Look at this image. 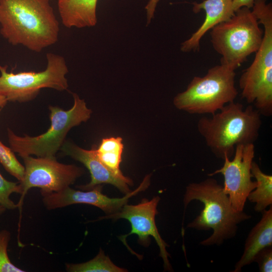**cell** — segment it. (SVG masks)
Returning <instances> with one entry per match:
<instances>
[{"label":"cell","instance_id":"obj_12","mask_svg":"<svg viewBox=\"0 0 272 272\" xmlns=\"http://www.w3.org/2000/svg\"><path fill=\"white\" fill-rule=\"evenodd\" d=\"M150 175L146 176L136 189L125 194L121 198H110L103 194L101 185L86 191L76 190L69 186L58 192L42 194L43 202L49 210L73 204H88L97 207L106 214L110 215L118 212L132 196L146 189L150 184Z\"/></svg>","mask_w":272,"mask_h":272},{"label":"cell","instance_id":"obj_27","mask_svg":"<svg viewBox=\"0 0 272 272\" xmlns=\"http://www.w3.org/2000/svg\"><path fill=\"white\" fill-rule=\"evenodd\" d=\"M6 210V209L5 208L0 206V215L4 213Z\"/></svg>","mask_w":272,"mask_h":272},{"label":"cell","instance_id":"obj_10","mask_svg":"<svg viewBox=\"0 0 272 272\" xmlns=\"http://www.w3.org/2000/svg\"><path fill=\"white\" fill-rule=\"evenodd\" d=\"M254 155V144L237 145L233 159L231 160L225 157L223 166L209 174L210 176L219 173L223 175L224 191L237 212L243 211L248 195L257 185L256 181L251 179V168Z\"/></svg>","mask_w":272,"mask_h":272},{"label":"cell","instance_id":"obj_24","mask_svg":"<svg viewBox=\"0 0 272 272\" xmlns=\"http://www.w3.org/2000/svg\"><path fill=\"white\" fill-rule=\"evenodd\" d=\"M159 0H149L145 7L147 12V25L149 24L154 18V13Z\"/></svg>","mask_w":272,"mask_h":272},{"label":"cell","instance_id":"obj_2","mask_svg":"<svg viewBox=\"0 0 272 272\" xmlns=\"http://www.w3.org/2000/svg\"><path fill=\"white\" fill-rule=\"evenodd\" d=\"M261 124V114L252 105L244 108L233 101L211 117L200 118L197 128L212 152L224 160L233 156L236 145L254 144Z\"/></svg>","mask_w":272,"mask_h":272},{"label":"cell","instance_id":"obj_8","mask_svg":"<svg viewBox=\"0 0 272 272\" xmlns=\"http://www.w3.org/2000/svg\"><path fill=\"white\" fill-rule=\"evenodd\" d=\"M46 58V68L39 72L8 73L7 65H0V94L8 101L25 102L34 99L43 88L67 90L69 71L64 58L51 52Z\"/></svg>","mask_w":272,"mask_h":272},{"label":"cell","instance_id":"obj_25","mask_svg":"<svg viewBox=\"0 0 272 272\" xmlns=\"http://www.w3.org/2000/svg\"><path fill=\"white\" fill-rule=\"evenodd\" d=\"M255 0H232L233 9L235 12L238 9L246 7L252 8Z\"/></svg>","mask_w":272,"mask_h":272},{"label":"cell","instance_id":"obj_13","mask_svg":"<svg viewBox=\"0 0 272 272\" xmlns=\"http://www.w3.org/2000/svg\"><path fill=\"white\" fill-rule=\"evenodd\" d=\"M60 150L65 155L82 163L89 171L90 182L86 185L79 186L78 188L89 190L104 183L111 184L125 194L130 192L131 180L126 176L119 177L114 175L99 160L94 148L90 150L84 149L65 141Z\"/></svg>","mask_w":272,"mask_h":272},{"label":"cell","instance_id":"obj_26","mask_svg":"<svg viewBox=\"0 0 272 272\" xmlns=\"http://www.w3.org/2000/svg\"><path fill=\"white\" fill-rule=\"evenodd\" d=\"M8 101L7 98L0 94V111L5 106Z\"/></svg>","mask_w":272,"mask_h":272},{"label":"cell","instance_id":"obj_7","mask_svg":"<svg viewBox=\"0 0 272 272\" xmlns=\"http://www.w3.org/2000/svg\"><path fill=\"white\" fill-rule=\"evenodd\" d=\"M235 76V70L224 65L212 67L203 77H194L186 89L174 97L173 104L190 114L212 115L234 101L238 94Z\"/></svg>","mask_w":272,"mask_h":272},{"label":"cell","instance_id":"obj_3","mask_svg":"<svg viewBox=\"0 0 272 272\" xmlns=\"http://www.w3.org/2000/svg\"><path fill=\"white\" fill-rule=\"evenodd\" d=\"M193 200L202 202L204 208L187 227L213 230L209 238L200 242L203 246L220 245L225 240L233 238L238 225L251 218V216L243 211L237 212L233 209L223 186L213 178L187 186L183 198L185 209Z\"/></svg>","mask_w":272,"mask_h":272},{"label":"cell","instance_id":"obj_19","mask_svg":"<svg viewBox=\"0 0 272 272\" xmlns=\"http://www.w3.org/2000/svg\"><path fill=\"white\" fill-rule=\"evenodd\" d=\"M66 270L70 272H124L126 269L115 265L100 249L91 260L81 263H66Z\"/></svg>","mask_w":272,"mask_h":272},{"label":"cell","instance_id":"obj_21","mask_svg":"<svg viewBox=\"0 0 272 272\" xmlns=\"http://www.w3.org/2000/svg\"><path fill=\"white\" fill-rule=\"evenodd\" d=\"M13 193L21 194L22 188L19 182H14L6 180L0 173V206L6 210H14L18 207L10 198Z\"/></svg>","mask_w":272,"mask_h":272},{"label":"cell","instance_id":"obj_17","mask_svg":"<svg viewBox=\"0 0 272 272\" xmlns=\"http://www.w3.org/2000/svg\"><path fill=\"white\" fill-rule=\"evenodd\" d=\"M251 172L257 182L256 188L248 195L247 198L255 203L254 210L262 213L272 204V176L263 173L258 164L253 161Z\"/></svg>","mask_w":272,"mask_h":272},{"label":"cell","instance_id":"obj_4","mask_svg":"<svg viewBox=\"0 0 272 272\" xmlns=\"http://www.w3.org/2000/svg\"><path fill=\"white\" fill-rule=\"evenodd\" d=\"M252 12L264 27L263 38L252 63L239 79L242 98L254 103L261 115H272V5L255 0Z\"/></svg>","mask_w":272,"mask_h":272},{"label":"cell","instance_id":"obj_1","mask_svg":"<svg viewBox=\"0 0 272 272\" xmlns=\"http://www.w3.org/2000/svg\"><path fill=\"white\" fill-rule=\"evenodd\" d=\"M0 25L10 44L34 52L58 40L59 23L49 0H0Z\"/></svg>","mask_w":272,"mask_h":272},{"label":"cell","instance_id":"obj_15","mask_svg":"<svg viewBox=\"0 0 272 272\" xmlns=\"http://www.w3.org/2000/svg\"><path fill=\"white\" fill-rule=\"evenodd\" d=\"M260 220L251 230L245 241L244 251L233 272H240L253 262L256 254L263 248L272 246V206L264 210Z\"/></svg>","mask_w":272,"mask_h":272},{"label":"cell","instance_id":"obj_6","mask_svg":"<svg viewBox=\"0 0 272 272\" xmlns=\"http://www.w3.org/2000/svg\"><path fill=\"white\" fill-rule=\"evenodd\" d=\"M73 96L74 103L68 110L49 106L51 125L44 133L35 137H20L8 128L9 143L12 151L22 158L32 155L37 157H55L69 130L91 117L92 111L87 107L84 100L76 93H73Z\"/></svg>","mask_w":272,"mask_h":272},{"label":"cell","instance_id":"obj_16","mask_svg":"<svg viewBox=\"0 0 272 272\" xmlns=\"http://www.w3.org/2000/svg\"><path fill=\"white\" fill-rule=\"evenodd\" d=\"M98 0H57L62 24L71 28H83L96 25Z\"/></svg>","mask_w":272,"mask_h":272},{"label":"cell","instance_id":"obj_18","mask_svg":"<svg viewBox=\"0 0 272 272\" xmlns=\"http://www.w3.org/2000/svg\"><path fill=\"white\" fill-rule=\"evenodd\" d=\"M121 137L103 139L95 153L101 162L114 175L124 177L121 171L120 165L124 149Z\"/></svg>","mask_w":272,"mask_h":272},{"label":"cell","instance_id":"obj_22","mask_svg":"<svg viewBox=\"0 0 272 272\" xmlns=\"http://www.w3.org/2000/svg\"><path fill=\"white\" fill-rule=\"evenodd\" d=\"M10 235L7 230L0 231V272H24L13 264L8 256L7 248Z\"/></svg>","mask_w":272,"mask_h":272},{"label":"cell","instance_id":"obj_23","mask_svg":"<svg viewBox=\"0 0 272 272\" xmlns=\"http://www.w3.org/2000/svg\"><path fill=\"white\" fill-rule=\"evenodd\" d=\"M253 262L258 263L259 271H272V246L265 247L255 255Z\"/></svg>","mask_w":272,"mask_h":272},{"label":"cell","instance_id":"obj_20","mask_svg":"<svg viewBox=\"0 0 272 272\" xmlns=\"http://www.w3.org/2000/svg\"><path fill=\"white\" fill-rule=\"evenodd\" d=\"M0 163L5 170L19 182L23 179L25 167L16 157L12 150L0 141Z\"/></svg>","mask_w":272,"mask_h":272},{"label":"cell","instance_id":"obj_14","mask_svg":"<svg viewBox=\"0 0 272 272\" xmlns=\"http://www.w3.org/2000/svg\"><path fill=\"white\" fill-rule=\"evenodd\" d=\"M195 13L205 12L206 17L201 25L187 40L181 43L180 49L188 52L198 50L201 39L216 25L229 20L235 14L232 0H204L192 3Z\"/></svg>","mask_w":272,"mask_h":272},{"label":"cell","instance_id":"obj_11","mask_svg":"<svg viewBox=\"0 0 272 272\" xmlns=\"http://www.w3.org/2000/svg\"><path fill=\"white\" fill-rule=\"evenodd\" d=\"M160 200V197L157 196L150 200L144 198L136 205L125 204L118 212L101 217L97 220L105 219L128 220L131 225V231L119 238L127 247L126 238L130 235H137L139 242L145 247L150 243V237H153L159 247L160 256L163 260L164 270L170 271L172 267L168 259L170 254L166 250L168 245L160 236L155 223V216L158 214L157 208Z\"/></svg>","mask_w":272,"mask_h":272},{"label":"cell","instance_id":"obj_9","mask_svg":"<svg viewBox=\"0 0 272 272\" xmlns=\"http://www.w3.org/2000/svg\"><path fill=\"white\" fill-rule=\"evenodd\" d=\"M22 158L25 174L19 182L22 193L18 207H22L23 199L30 189L40 188L41 194L58 192L73 184L84 172L81 167L58 162L55 157L28 156Z\"/></svg>","mask_w":272,"mask_h":272},{"label":"cell","instance_id":"obj_5","mask_svg":"<svg viewBox=\"0 0 272 272\" xmlns=\"http://www.w3.org/2000/svg\"><path fill=\"white\" fill-rule=\"evenodd\" d=\"M259 24L250 9L243 7L229 20L211 29V41L221 55V64L235 71L256 52L263 35Z\"/></svg>","mask_w":272,"mask_h":272}]
</instances>
